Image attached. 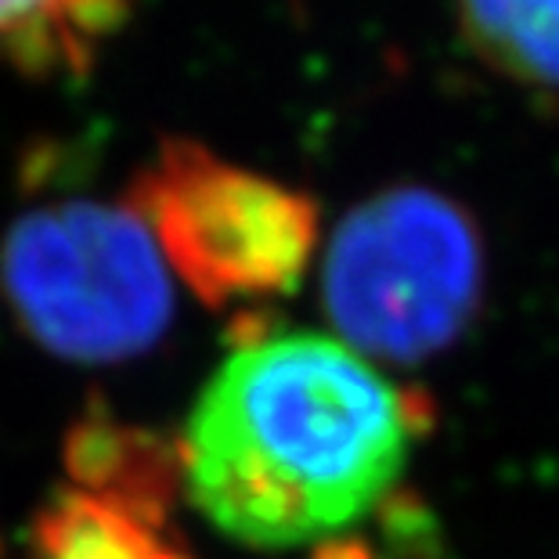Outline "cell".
<instances>
[{"mask_svg":"<svg viewBox=\"0 0 559 559\" xmlns=\"http://www.w3.org/2000/svg\"><path fill=\"white\" fill-rule=\"evenodd\" d=\"M426 401L325 336H260L202 386L181 444L188 495L249 549L336 538L394 491Z\"/></svg>","mask_w":559,"mask_h":559,"instance_id":"6da1fadb","label":"cell"},{"mask_svg":"<svg viewBox=\"0 0 559 559\" xmlns=\"http://www.w3.org/2000/svg\"><path fill=\"white\" fill-rule=\"evenodd\" d=\"M484 282L477 217L437 188L397 185L358 202L332 231L321 304L350 350L415 365L466 336Z\"/></svg>","mask_w":559,"mask_h":559,"instance_id":"7a4b0ae2","label":"cell"},{"mask_svg":"<svg viewBox=\"0 0 559 559\" xmlns=\"http://www.w3.org/2000/svg\"><path fill=\"white\" fill-rule=\"evenodd\" d=\"M0 296L29 340L80 365L138 358L174 318L159 249L123 202L22 213L0 239Z\"/></svg>","mask_w":559,"mask_h":559,"instance_id":"3957f363","label":"cell"},{"mask_svg":"<svg viewBox=\"0 0 559 559\" xmlns=\"http://www.w3.org/2000/svg\"><path fill=\"white\" fill-rule=\"evenodd\" d=\"M123 206L206 307L289 296L318 246L311 195L185 138L163 141Z\"/></svg>","mask_w":559,"mask_h":559,"instance_id":"277c9868","label":"cell"},{"mask_svg":"<svg viewBox=\"0 0 559 559\" xmlns=\"http://www.w3.org/2000/svg\"><path fill=\"white\" fill-rule=\"evenodd\" d=\"M62 459L76 491L102 498L152 531L166 527L174 495L185 480L181 451L166 437L91 404L66 433Z\"/></svg>","mask_w":559,"mask_h":559,"instance_id":"5b68a950","label":"cell"},{"mask_svg":"<svg viewBox=\"0 0 559 559\" xmlns=\"http://www.w3.org/2000/svg\"><path fill=\"white\" fill-rule=\"evenodd\" d=\"M127 11L130 0H0V69L37 80L83 73Z\"/></svg>","mask_w":559,"mask_h":559,"instance_id":"8992f818","label":"cell"},{"mask_svg":"<svg viewBox=\"0 0 559 559\" xmlns=\"http://www.w3.org/2000/svg\"><path fill=\"white\" fill-rule=\"evenodd\" d=\"M459 37L502 80L559 94V0H455Z\"/></svg>","mask_w":559,"mask_h":559,"instance_id":"52a82bcc","label":"cell"},{"mask_svg":"<svg viewBox=\"0 0 559 559\" xmlns=\"http://www.w3.org/2000/svg\"><path fill=\"white\" fill-rule=\"evenodd\" d=\"M40 559H195L159 531L83 491H58L33 520Z\"/></svg>","mask_w":559,"mask_h":559,"instance_id":"ba28073f","label":"cell"},{"mask_svg":"<svg viewBox=\"0 0 559 559\" xmlns=\"http://www.w3.org/2000/svg\"><path fill=\"white\" fill-rule=\"evenodd\" d=\"M376 509L386 559H430V552L437 549V534L419 498L412 491H390Z\"/></svg>","mask_w":559,"mask_h":559,"instance_id":"9c48e42d","label":"cell"},{"mask_svg":"<svg viewBox=\"0 0 559 559\" xmlns=\"http://www.w3.org/2000/svg\"><path fill=\"white\" fill-rule=\"evenodd\" d=\"M311 559H379V552L372 542L358 538V534H343V538L321 542Z\"/></svg>","mask_w":559,"mask_h":559,"instance_id":"30bf717a","label":"cell"}]
</instances>
